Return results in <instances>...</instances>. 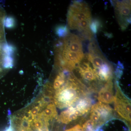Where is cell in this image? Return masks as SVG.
Returning <instances> with one entry per match:
<instances>
[{
    "instance_id": "cell-4",
    "label": "cell",
    "mask_w": 131,
    "mask_h": 131,
    "mask_svg": "<svg viewBox=\"0 0 131 131\" xmlns=\"http://www.w3.org/2000/svg\"><path fill=\"white\" fill-rule=\"evenodd\" d=\"M115 88L114 112L118 115V118L129 125L131 123L130 100L121 89L118 80L115 83Z\"/></svg>"
},
{
    "instance_id": "cell-11",
    "label": "cell",
    "mask_w": 131,
    "mask_h": 131,
    "mask_svg": "<svg viewBox=\"0 0 131 131\" xmlns=\"http://www.w3.org/2000/svg\"><path fill=\"white\" fill-rule=\"evenodd\" d=\"M101 27V22L97 19L92 20L90 25V30L93 34H96L99 28Z\"/></svg>"
},
{
    "instance_id": "cell-9",
    "label": "cell",
    "mask_w": 131,
    "mask_h": 131,
    "mask_svg": "<svg viewBox=\"0 0 131 131\" xmlns=\"http://www.w3.org/2000/svg\"><path fill=\"white\" fill-rule=\"evenodd\" d=\"M113 88L112 80L106 82L98 92V100L99 101L107 104L114 102V95Z\"/></svg>"
},
{
    "instance_id": "cell-1",
    "label": "cell",
    "mask_w": 131,
    "mask_h": 131,
    "mask_svg": "<svg viewBox=\"0 0 131 131\" xmlns=\"http://www.w3.org/2000/svg\"><path fill=\"white\" fill-rule=\"evenodd\" d=\"M54 64L59 70L72 72L84 59L80 38L73 34L60 39L55 46Z\"/></svg>"
},
{
    "instance_id": "cell-5",
    "label": "cell",
    "mask_w": 131,
    "mask_h": 131,
    "mask_svg": "<svg viewBox=\"0 0 131 131\" xmlns=\"http://www.w3.org/2000/svg\"><path fill=\"white\" fill-rule=\"evenodd\" d=\"M114 113L108 104L99 101L91 106L90 110L89 119L94 122L95 126H101L114 118Z\"/></svg>"
},
{
    "instance_id": "cell-2",
    "label": "cell",
    "mask_w": 131,
    "mask_h": 131,
    "mask_svg": "<svg viewBox=\"0 0 131 131\" xmlns=\"http://www.w3.org/2000/svg\"><path fill=\"white\" fill-rule=\"evenodd\" d=\"M86 89V86L72 72H68L63 84L56 89H51V95H54L51 97L59 108L70 107L87 96Z\"/></svg>"
},
{
    "instance_id": "cell-3",
    "label": "cell",
    "mask_w": 131,
    "mask_h": 131,
    "mask_svg": "<svg viewBox=\"0 0 131 131\" xmlns=\"http://www.w3.org/2000/svg\"><path fill=\"white\" fill-rule=\"evenodd\" d=\"M92 20L91 10L86 3L78 1L72 2L67 15L68 28L77 30L82 37L91 40L93 36L90 29Z\"/></svg>"
},
{
    "instance_id": "cell-6",
    "label": "cell",
    "mask_w": 131,
    "mask_h": 131,
    "mask_svg": "<svg viewBox=\"0 0 131 131\" xmlns=\"http://www.w3.org/2000/svg\"><path fill=\"white\" fill-rule=\"evenodd\" d=\"M84 57L82 61L79 63L75 68L77 71L81 78L79 79L82 82L90 85V89H95V85L98 82L100 83L95 72L91 66L90 63Z\"/></svg>"
},
{
    "instance_id": "cell-10",
    "label": "cell",
    "mask_w": 131,
    "mask_h": 131,
    "mask_svg": "<svg viewBox=\"0 0 131 131\" xmlns=\"http://www.w3.org/2000/svg\"><path fill=\"white\" fill-rule=\"evenodd\" d=\"M6 14L4 8L0 5V43H7L5 26Z\"/></svg>"
},
{
    "instance_id": "cell-8",
    "label": "cell",
    "mask_w": 131,
    "mask_h": 131,
    "mask_svg": "<svg viewBox=\"0 0 131 131\" xmlns=\"http://www.w3.org/2000/svg\"><path fill=\"white\" fill-rule=\"evenodd\" d=\"M7 43H0V79L3 77L13 66L12 51Z\"/></svg>"
},
{
    "instance_id": "cell-12",
    "label": "cell",
    "mask_w": 131,
    "mask_h": 131,
    "mask_svg": "<svg viewBox=\"0 0 131 131\" xmlns=\"http://www.w3.org/2000/svg\"><path fill=\"white\" fill-rule=\"evenodd\" d=\"M57 34L60 37H64L69 33L68 28L66 26H60L57 29Z\"/></svg>"
},
{
    "instance_id": "cell-7",
    "label": "cell",
    "mask_w": 131,
    "mask_h": 131,
    "mask_svg": "<svg viewBox=\"0 0 131 131\" xmlns=\"http://www.w3.org/2000/svg\"><path fill=\"white\" fill-rule=\"evenodd\" d=\"M115 15L122 30L126 29L131 20V1L114 2Z\"/></svg>"
}]
</instances>
